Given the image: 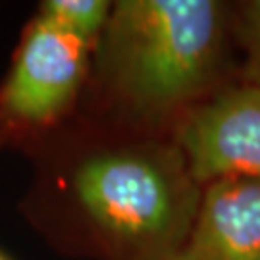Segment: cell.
Masks as SVG:
<instances>
[{"label": "cell", "mask_w": 260, "mask_h": 260, "mask_svg": "<svg viewBox=\"0 0 260 260\" xmlns=\"http://www.w3.org/2000/svg\"><path fill=\"white\" fill-rule=\"evenodd\" d=\"M110 12L108 0H45L35 16L96 48Z\"/></svg>", "instance_id": "cell-6"}, {"label": "cell", "mask_w": 260, "mask_h": 260, "mask_svg": "<svg viewBox=\"0 0 260 260\" xmlns=\"http://www.w3.org/2000/svg\"><path fill=\"white\" fill-rule=\"evenodd\" d=\"M232 8L216 0L112 2L91 74L118 129L170 135L223 87Z\"/></svg>", "instance_id": "cell-2"}, {"label": "cell", "mask_w": 260, "mask_h": 260, "mask_svg": "<svg viewBox=\"0 0 260 260\" xmlns=\"http://www.w3.org/2000/svg\"><path fill=\"white\" fill-rule=\"evenodd\" d=\"M170 137L201 187L228 177L260 179V89L225 83L187 112Z\"/></svg>", "instance_id": "cell-4"}, {"label": "cell", "mask_w": 260, "mask_h": 260, "mask_svg": "<svg viewBox=\"0 0 260 260\" xmlns=\"http://www.w3.org/2000/svg\"><path fill=\"white\" fill-rule=\"evenodd\" d=\"M94 47L33 16L0 79V149L33 154L66 127L91 74Z\"/></svg>", "instance_id": "cell-3"}, {"label": "cell", "mask_w": 260, "mask_h": 260, "mask_svg": "<svg viewBox=\"0 0 260 260\" xmlns=\"http://www.w3.org/2000/svg\"><path fill=\"white\" fill-rule=\"evenodd\" d=\"M174 260H260V179L228 177L203 187Z\"/></svg>", "instance_id": "cell-5"}, {"label": "cell", "mask_w": 260, "mask_h": 260, "mask_svg": "<svg viewBox=\"0 0 260 260\" xmlns=\"http://www.w3.org/2000/svg\"><path fill=\"white\" fill-rule=\"evenodd\" d=\"M21 212L52 247L101 260H174L203 187L170 135L62 129L33 152Z\"/></svg>", "instance_id": "cell-1"}, {"label": "cell", "mask_w": 260, "mask_h": 260, "mask_svg": "<svg viewBox=\"0 0 260 260\" xmlns=\"http://www.w3.org/2000/svg\"><path fill=\"white\" fill-rule=\"evenodd\" d=\"M232 37L243 52L239 81L260 89V0L232 8Z\"/></svg>", "instance_id": "cell-7"}, {"label": "cell", "mask_w": 260, "mask_h": 260, "mask_svg": "<svg viewBox=\"0 0 260 260\" xmlns=\"http://www.w3.org/2000/svg\"><path fill=\"white\" fill-rule=\"evenodd\" d=\"M0 260H10V258L6 256V254H4V252H0Z\"/></svg>", "instance_id": "cell-8"}]
</instances>
